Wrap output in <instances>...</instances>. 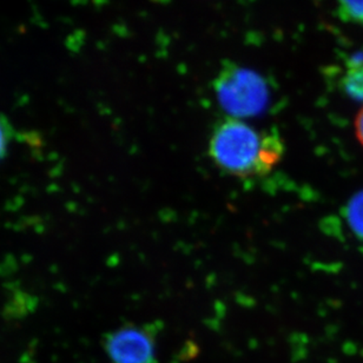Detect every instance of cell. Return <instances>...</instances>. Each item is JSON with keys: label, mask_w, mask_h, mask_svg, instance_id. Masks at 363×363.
I'll return each mask as SVG.
<instances>
[{"label": "cell", "mask_w": 363, "mask_h": 363, "mask_svg": "<svg viewBox=\"0 0 363 363\" xmlns=\"http://www.w3.org/2000/svg\"><path fill=\"white\" fill-rule=\"evenodd\" d=\"M355 133H357V140L363 147V108L359 111L355 119Z\"/></svg>", "instance_id": "ba28073f"}, {"label": "cell", "mask_w": 363, "mask_h": 363, "mask_svg": "<svg viewBox=\"0 0 363 363\" xmlns=\"http://www.w3.org/2000/svg\"><path fill=\"white\" fill-rule=\"evenodd\" d=\"M209 155L220 172L238 179H254L268 175L279 164L284 143L277 133H261L238 118H228L215 126Z\"/></svg>", "instance_id": "6da1fadb"}, {"label": "cell", "mask_w": 363, "mask_h": 363, "mask_svg": "<svg viewBox=\"0 0 363 363\" xmlns=\"http://www.w3.org/2000/svg\"><path fill=\"white\" fill-rule=\"evenodd\" d=\"M343 21L363 25V0H337Z\"/></svg>", "instance_id": "8992f818"}, {"label": "cell", "mask_w": 363, "mask_h": 363, "mask_svg": "<svg viewBox=\"0 0 363 363\" xmlns=\"http://www.w3.org/2000/svg\"><path fill=\"white\" fill-rule=\"evenodd\" d=\"M345 215L350 230L363 240V190L352 197L347 204Z\"/></svg>", "instance_id": "5b68a950"}, {"label": "cell", "mask_w": 363, "mask_h": 363, "mask_svg": "<svg viewBox=\"0 0 363 363\" xmlns=\"http://www.w3.org/2000/svg\"><path fill=\"white\" fill-rule=\"evenodd\" d=\"M12 136H13L12 126L5 117L0 116V161L7 155Z\"/></svg>", "instance_id": "52a82bcc"}, {"label": "cell", "mask_w": 363, "mask_h": 363, "mask_svg": "<svg viewBox=\"0 0 363 363\" xmlns=\"http://www.w3.org/2000/svg\"><path fill=\"white\" fill-rule=\"evenodd\" d=\"M343 88L354 99H363V52L353 56L343 78Z\"/></svg>", "instance_id": "277c9868"}, {"label": "cell", "mask_w": 363, "mask_h": 363, "mask_svg": "<svg viewBox=\"0 0 363 363\" xmlns=\"http://www.w3.org/2000/svg\"><path fill=\"white\" fill-rule=\"evenodd\" d=\"M217 99L224 111L236 118L255 117L266 111L270 91L255 71L229 64L215 82Z\"/></svg>", "instance_id": "7a4b0ae2"}, {"label": "cell", "mask_w": 363, "mask_h": 363, "mask_svg": "<svg viewBox=\"0 0 363 363\" xmlns=\"http://www.w3.org/2000/svg\"><path fill=\"white\" fill-rule=\"evenodd\" d=\"M103 346L111 363H157L156 334L149 325H122L105 335Z\"/></svg>", "instance_id": "3957f363"}]
</instances>
